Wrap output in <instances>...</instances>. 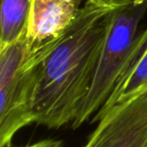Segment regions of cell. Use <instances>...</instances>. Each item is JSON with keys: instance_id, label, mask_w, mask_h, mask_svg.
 <instances>
[{"instance_id": "8992f818", "label": "cell", "mask_w": 147, "mask_h": 147, "mask_svg": "<svg viewBox=\"0 0 147 147\" xmlns=\"http://www.w3.org/2000/svg\"><path fill=\"white\" fill-rule=\"evenodd\" d=\"M143 95H147V27L139 32L113 92L92 121L98 122L112 108Z\"/></svg>"}, {"instance_id": "6da1fadb", "label": "cell", "mask_w": 147, "mask_h": 147, "mask_svg": "<svg viewBox=\"0 0 147 147\" xmlns=\"http://www.w3.org/2000/svg\"><path fill=\"white\" fill-rule=\"evenodd\" d=\"M113 8L86 2L57 40L34 53L35 123L57 129L76 120L94 80Z\"/></svg>"}, {"instance_id": "277c9868", "label": "cell", "mask_w": 147, "mask_h": 147, "mask_svg": "<svg viewBox=\"0 0 147 147\" xmlns=\"http://www.w3.org/2000/svg\"><path fill=\"white\" fill-rule=\"evenodd\" d=\"M85 147H147V95L108 111Z\"/></svg>"}, {"instance_id": "9c48e42d", "label": "cell", "mask_w": 147, "mask_h": 147, "mask_svg": "<svg viewBox=\"0 0 147 147\" xmlns=\"http://www.w3.org/2000/svg\"><path fill=\"white\" fill-rule=\"evenodd\" d=\"M120 0H86L87 3H92L97 5H115Z\"/></svg>"}, {"instance_id": "52a82bcc", "label": "cell", "mask_w": 147, "mask_h": 147, "mask_svg": "<svg viewBox=\"0 0 147 147\" xmlns=\"http://www.w3.org/2000/svg\"><path fill=\"white\" fill-rule=\"evenodd\" d=\"M32 0H0V49L26 36Z\"/></svg>"}, {"instance_id": "5b68a950", "label": "cell", "mask_w": 147, "mask_h": 147, "mask_svg": "<svg viewBox=\"0 0 147 147\" xmlns=\"http://www.w3.org/2000/svg\"><path fill=\"white\" fill-rule=\"evenodd\" d=\"M81 0H32L26 30L27 49L36 53L49 47L74 23Z\"/></svg>"}, {"instance_id": "ba28073f", "label": "cell", "mask_w": 147, "mask_h": 147, "mask_svg": "<svg viewBox=\"0 0 147 147\" xmlns=\"http://www.w3.org/2000/svg\"><path fill=\"white\" fill-rule=\"evenodd\" d=\"M63 142L61 140H57V139H45V140L37 141L32 144L25 145V146L20 147H63Z\"/></svg>"}, {"instance_id": "7a4b0ae2", "label": "cell", "mask_w": 147, "mask_h": 147, "mask_svg": "<svg viewBox=\"0 0 147 147\" xmlns=\"http://www.w3.org/2000/svg\"><path fill=\"white\" fill-rule=\"evenodd\" d=\"M147 12V0H120L114 5L94 80L76 120L77 129L104 106L133 49L138 27Z\"/></svg>"}, {"instance_id": "3957f363", "label": "cell", "mask_w": 147, "mask_h": 147, "mask_svg": "<svg viewBox=\"0 0 147 147\" xmlns=\"http://www.w3.org/2000/svg\"><path fill=\"white\" fill-rule=\"evenodd\" d=\"M37 57L27 49L26 36L0 49V147L35 123L33 114Z\"/></svg>"}]
</instances>
